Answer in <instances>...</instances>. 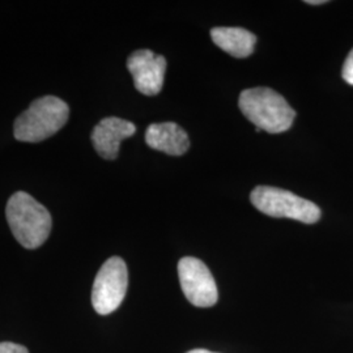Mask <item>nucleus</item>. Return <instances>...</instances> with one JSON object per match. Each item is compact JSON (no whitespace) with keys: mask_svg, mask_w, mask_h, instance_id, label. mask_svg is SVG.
<instances>
[{"mask_svg":"<svg viewBox=\"0 0 353 353\" xmlns=\"http://www.w3.org/2000/svg\"><path fill=\"white\" fill-rule=\"evenodd\" d=\"M14 239L26 249H37L50 234L52 219L48 208L24 191L14 192L6 208Z\"/></svg>","mask_w":353,"mask_h":353,"instance_id":"obj_1","label":"nucleus"},{"mask_svg":"<svg viewBox=\"0 0 353 353\" xmlns=\"http://www.w3.org/2000/svg\"><path fill=\"white\" fill-rule=\"evenodd\" d=\"M214 43L234 58H248L252 55L256 37L242 28L219 26L211 30Z\"/></svg>","mask_w":353,"mask_h":353,"instance_id":"obj_10","label":"nucleus"},{"mask_svg":"<svg viewBox=\"0 0 353 353\" xmlns=\"http://www.w3.org/2000/svg\"><path fill=\"white\" fill-rule=\"evenodd\" d=\"M137 127L126 119L117 117L103 118L92 131V144L105 160H115L119 153L122 140L132 137Z\"/></svg>","mask_w":353,"mask_h":353,"instance_id":"obj_8","label":"nucleus"},{"mask_svg":"<svg viewBox=\"0 0 353 353\" xmlns=\"http://www.w3.org/2000/svg\"><path fill=\"white\" fill-rule=\"evenodd\" d=\"M145 143L152 150L170 156H182L190 148L186 131L173 122L151 125L145 131Z\"/></svg>","mask_w":353,"mask_h":353,"instance_id":"obj_9","label":"nucleus"},{"mask_svg":"<svg viewBox=\"0 0 353 353\" xmlns=\"http://www.w3.org/2000/svg\"><path fill=\"white\" fill-rule=\"evenodd\" d=\"M306 3H307V4H325L326 0H313V1H312V0H307Z\"/></svg>","mask_w":353,"mask_h":353,"instance_id":"obj_13","label":"nucleus"},{"mask_svg":"<svg viewBox=\"0 0 353 353\" xmlns=\"http://www.w3.org/2000/svg\"><path fill=\"white\" fill-rule=\"evenodd\" d=\"M127 68L140 93L154 96L161 92L166 72V59L163 55L147 49L135 51L127 59Z\"/></svg>","mask_w":353,"mask_h":353,"instance_id":"obj_7","label":"nucleus"},{"mask_svg":"<svg viewBox=\"0 0 353 353\" xmlns=\"http://www.w3.org/2000/svg\"><path fill=\"white\" fill-rule=\"evenodd\" d=\"M68 105L54 96H45L32 102L14 121L13 135L19 141L39 143L57 134L67 123Z\"/></svg>","mask_w":353,"mask_h":353,"instance_id":"obj_3","label":"nucleus"},{"mask_svg":"<svg viewBox=\"0 0 353 353\" xmlns=\"http://www.w3.org/2000/svg\"><path fill=\"white\" fill-rule=\"evenodd\" d=\"M250 199L256 210L271 217H288L305 224H314L321 219V210L316 203L287 190L258 186L252 190Z\"/></svg>","mask_w":353,"mask_h":353,"instance_id":"obj_4","label":"nucleus"},{"mask_svg":"<svg viewBox=\"0 0 353 353\" xmlns=\"http://www.w3.org/2000/svg\"><path fill=\"white\" fill-rule=\"evenodd\" d=\"M188 353H214V352H210V351H205V350H192V351H190V352Z\"/></svg>","mask_w":353,"mask_h":353,"instance_id":"obj_14","label":"nucleus"},{"mask_svg":"<svg viewBox=\"0 0 353 353\" xmlns=\"http://www.w3.org/2000/svg\"><path fill=\"white\" fill-rule=\"evenodd\" d=\"M179 283L188 301L196 307H211L217 303L219 292L214 276L202 261L185 256L178 263Z\"/></svg>","mask_w":353,"mask_h":353,"instance_id":"obj_6","label":"nucleus"},{"mask_svg":"<svg viewBox=\"0 0 353 353\" xmlns=\"http://www.w3.org/2000/svg\"><path fill=\"white\" fill-rule=\"evenodd\" d=\"M341 76H343V79H344L345 83H348L350 85H353V49L351 50V52L347 55L345 62L343 64Z\"/></svg>","mask_w":353,"mask_h":353,"instance_id":"obj_11","label":"nucleus"},{"mask_svg":"<svg viewBox=\"0 0 353 353\" xmlns=\"http://www.w3.org/2000/svg\"><path fill=\"white\" fill-rule=\"evenodd\" d=\"M241 112L261 131L280 134L290 130L296 112L274 89L258 87L245 89L240 94Z\"/></svg>","mask_w":353,"mask_h":353,"instance_id":"obj_2","label":"nucleus"},{"mask_svg":"<svg viewBox=\"0 0 353 353\" xmlns=\"http://www.w3.org/2000/svg\"><path fill=\"white\" fill-rule=\"evenodd\" d=\"M128 272L125 261L112 256L102 265L92 290V305L94 310L108 316L115 312L126 296Z\"/></svg>","mask_w":353,"mask_h":353,"instance_id":"obj_5","label":"nucleus"},{"mask_svg":"<svg viewBox=\"0 0 353 353\" xmlns=\"http://www.w3.org/2000/svg\"><path fill=\"white\" fill-rule=\"evenodd\" d=\"M0 353H29V351L24 345L4 341V343H0Z\"/></svg>","mask_w":353,"mask_h":353,"instance_id":"obj_12","label":"nucleus"}]
</instances>
